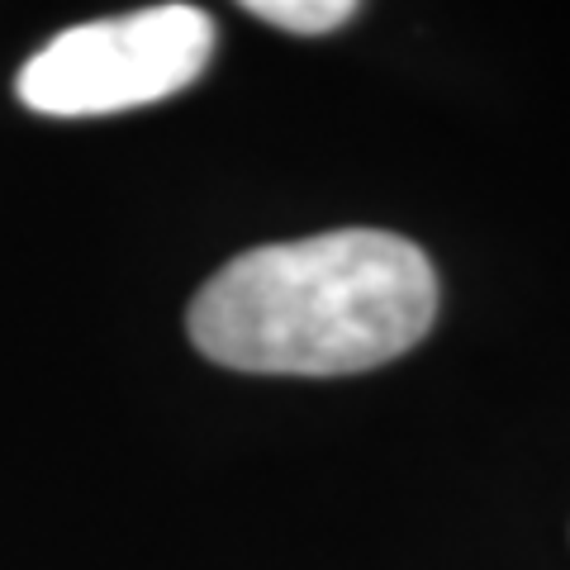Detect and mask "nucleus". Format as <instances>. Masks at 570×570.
Masks as SVG:
<instances>
[{"label":"nucleus","instance_id":"f257e3e1","mask_svg":"<svg viewBox=\"0 0 570 570\" xmlns=\"http://www.w3.org/2000/svg\"><path fill=\"white\" fill-rule=\"evenodd\" d=\"M438 276L400 234H333L247 247L190 299L186 328L209 362L253 376H356L419 347Z\"/></svg>","mask_w":570,"mask_h":570},{"label":"nucleus","instance_id":"7ed1b4c3","mask_svg":"<svg viewBox=\"0 0 570 570\" xmlns=\"http://www.w3.org/2000/svg\"><path fill=\"white\" fill-rule=\"evenodd\" d=\"M243 10L285 33H333L356 14L352 0H247Z\"/></svg>","mask_w":570,"mask_h":570},{"label":"nucleus","instance_id":"f03ea898","mask_svg":"<svg viewBox=\"0 0 570 570\" xmlns=\"http://www.w3.org/2000/svg\"><path fill=\"white\" fill-rule=\"evenodd\" d=\"M209 58L214 20L200 6H148L62 29L20 67L14 91L48 119L124 115L186 91Z\"/></svg>","mask_w":570,"mask_h":570}]
</instances>
